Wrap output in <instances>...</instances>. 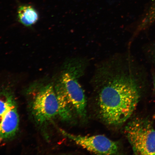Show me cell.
I'll list each match as a JSON object with an SVG mask.
<instances>
[{
	"mask_svg": "<svg viewBox=\"0 0 155 155\" xmlns=\"http://www.w3.org/2000/svg\"></svg>",
	"mask_w": 155,
	"mask_h": 155,
	"instance_id": "cell-10",
	"label": "cell"
},
{
	"mask_svg": "<svg viewBox=\"0 0 155 155\" xmlns=\"http://www.w3.org/2000/svg\"><path fill=\"white\" fill-rule=\"evenodd\" d=\"M155 22V3L147 13L139 25L138 30H144Z\"/></svg>",
	"mask_w": 155,
	"mask_h": 155,
	"instance_id": "cell-9",
	"label": "cell"
},
{
	"mask_svg": "<svg viewBox=\"0 0 155 155\" xmlns=\"http://www.w3.org/2000/svg\"><path fill=\"white\" fill-rule=\"evenodd\" d=\"M115 54L97 64L92 82L93 103L98 119L118 127L127 121L138 104L140 94L131 65Z\"/></svg>",
	"mask_w": 155,
	"mask_h": 155,
	"instance_id": "cell-1",
	"label": "cell"
},
{
	"mask_svg": "<svg viewBox=\"0 0 155 155\" xmlns=\"http://www.w3.org/2000/svg\"><path fill=\"white\" fill-rule=\"evenodd\" d=\"M62 134L75 144L94 154L101 155L119 154L120 146L117 141L112 140L105 136L78 135L61 130Z\"/></svg>",
	"mask_w": 155,
	"mask_h": 155,
	"instance_id": "cell-6",
	"label": "cell"
},
{
	"mask_svg": "<svg viewBox=\"0 0 155 155\" xmlns=\"http://www.w3.org/2000/svg\"><path fill=\"white\" fill-rule=\"evenodd\" d=\"M19 117L14 95L8 90H0V141L9 140L18 131Z\"/></svg>",
	"mask_w": 155,
	"mask_h": 155,
	"instance_id": "cell-5",
	"label": "cell"
},
{
	"mask_svg": "<svg viewBox=\"0 0 155 155\" xmlns=\"http://www.w3.org/2000/svg\"><path fill=\"white\" fill-rule=\"evenodd\" d=\"M17 16L21 24L28 27L35 24L39 18L38 13L35 9L29 5L20 6L17 11Z\"/></svg>",
	"mask_w": 155,
	"mask_h": 155,
	"instance_id": "cell-8",
	"label": "cell"
},
{
	"mask_svg": "<svg viewBox=\"0 0 155 155\" xmlns=\"http://www.w3.org/2000/svg\"><path fill=\"white\" fill-rule=\"evenodd\" d=\"M59 105V116L65 122H71L76 115L74 108L64 89L59 82L54 85Z\"/></svg>",
	"mask_w": 155,
	"mask_h": 155,
	"instance_id": "cell-7",
	"label": "cell"
},
{
	"mask_svg": "<svg viewBox=\"0 0 155 155\" xmlns=\"http://www.w3.org/2000/svg\"><path fill=\"white\" fill-rule=\"evenodd\" d=\"M89 65V60L86 58H70L63 64L57 81L64 89L77 116L83 121L87 118V101L79 79L84 75Z\"/></svg>",
	"mask_w": 155,
	"mask_h": 155,
	"instance_id": "cell-2",
	"label": "cell"
},
{
	"mask_svg": "<svg viewBox=\"0 0 155 155\" xmlns=\"http://www.w3.org/2000/svg\"><path fill=\"white\" fill-rule=\"evenodd\" d=\"M29 111L35 123L46 127L59 116V105L54 85L36 83L26 92Z\"/></svg>",
	"mask_w": 155,
	"mask_h": 155,
	"instance_id": "cell-3",
	"label": "cell"
},
{
	"mask_svg": "<svg viewBox=\"0 0 155 155\" xmlns=\"http://www.w3.org/2000/svg\"><path fill=\"white\" fill-rule=\"evenodd\" d=\"M124 132L134 154L155 155V129L150 120H132L126 126Z\"/></svg>",
	"mask_w": 155,
	"mask_h": 155,
	"instance_id": "cell-4",
	"label": "cell"
}]
</instances>
